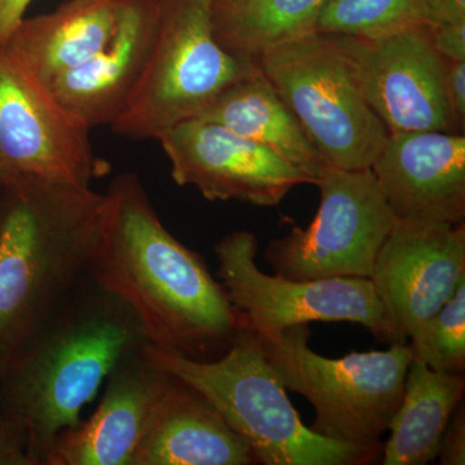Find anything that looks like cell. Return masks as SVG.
Masks as SVG:
<instances>
[{"instance_id": "obj_1", "label": "cell", "mask_w": 465, "mask_h": 465, "mask_svg": "<svg viewBox=\"0 0 465 465\" xmlns=\"http://www.w3.org/2000/svg\"><path fill=\"white\" fill-rule=\"evenodd\" d=\"M105 197L85 277L133 311L150 344L224 354L243 322L204 259L164 228L137 174H119Z\"/></svg>"}, {"instance_id": "obj_2", "label": "cell", "mask_w": 465, "mask_h": 465, "mask_svg": "<svg viewBox=\"0 0 465 465\" xmlns=\"http://www.w3.org/2000/svg\"><path fill=\"white\" fill-rule=\"evenodd\" d=\"M146 342L133 311L84 274L0 375V407L25 436L35 465L58 434L81 423L116 365Z\"/></svg>"}, {"instance_id": "obj_3", "label": "cell", "mask_w": 465, "mask_h": 465, "mask_svg": "<svg viewBox=\"0 0 465 465\" xmlns=\"http://www.w3.org/2000/svg\"><path fill=\"white\" fill-rule=\"evenodd\" d=\"M105 194L39 177L0 183V375L84 277Z\"/></svg>"}, {"instance_id": "obj_4", "label": "cell", "mask_w": 465, "mask_h": 465, "mask_svg": "<svg viewBox=\"0 0 465 465\" xmlns=\"http://www.w3.org/2000/svg\"><path fill=\"white\" fill-rule=\"evenodd\" d=\"M143 357L207 399L265 465H361L381 452L324 439L302 424L255 332L242 327L213 360L146 342Z\"/></svg>"}, {"instance_id": "obj_5", "label": "cell", "mask_w": 465, "mask_h": 465, "mask_svg": "<svg viewBox=\"0 0 465 465\" xmlns=\"http://www.w3.org/2000/svg\"><path fill=\"white\" fill-rule=\"evenodd\" d=\"M258 336L284 388L302 394L313 406V432L381 452V436L400 405L407 370L414 360L409 344L329 358L309 347L308 324L274 336Z\"/></svg>"}, {"instance_id": "obj_6", "label": "cell", "mask_w": 465, "mask_h": 465, "mask_svg": "<svg viewBox=\"0 0 465 465\" xmlns=\"http://www.w3.org/2000/svg\"><path fill=\"white\" fill-rule=\"evenodd\" d=\"M154 5V41L145 72L130 106L112 125L127 139L157 140L173 125L203 114L226 88L259 69L215 41L213 0Z\"/></svg>"}, {"instance_id": "obj_7", "label": "cell", "mask_w": 465, "mask_h": 465, "mask_svg": "<svg viewBox=\"0 0 465 465\" xmlns=\"http://www.w3.org/2000/svg\"><path fill=\"white\" fill-rule=\"evenodd\" d=\"M256 65L327 166L371 168L390 131L370 108L329 34L314 32L275 45Z\"/></svg>"}, {"instance_id": "obj_8", "label": "cell", "mask_w": 465, "mask_h": 465, "mask_svg": "<svg viewBox=\"0 0 465 465\" xmlns=\"http://www.w3.org/2000/svg\"><path fill=\"white\" fill-rule=\"evenodd\" d=\"M258 249L255 234L246 231L232 232L215 246L217 275L243 327L274 336L299 324L345 321L382 342L405 344L370 278L295 281L265 274L256 262Z\"/></svg>"}, {"instance_id": "obj_9", "label": "cell", "mask_w": 465, "mask_h": 465, "mask_svg": "<svg viewBox=\"0 0 465 465\" xmlns=\"http://www.w3.org/2000/svg\"><path fill=\"white\" fill-rule=\"evenodd\" d=\"M316 185L321 203L313 222L272 241L266 262L275 274L295 281L371 277L397 223L371 168L327 166Z\"/></svg>"}, {"instance_id": "obj_10", "label": "cell", "mask_w": 465, "mask_h": 465, "mask_svg": "<svg viewBox=\"0 0 465 465\" xmlns=\"http://www.w3.org/2000/svg\"><path fill=\"white\" fill-rule=\"evenodd\" d=\"M329 35L390 134H460L446 100L448 61L430 45V26L407 27L376 39Z\"/></svg>"}, {"instance_id": "obj_11", "label": "cell", "mask_w": 465, "mask_h": 465, "mask_svg": "<svg viewBox=\"0 0 465 465\" xmlns=\"http://www.w3.org/2000/svg\"><path fill=\"white\" fill-rule=\"evenodd\" d=\"M90 131L0 50V183L29 176L90 188L110 170Z\"/></svg>"}, {"instance_id": "obj_12", "label": "cell", "mask_w": 465, "mask_h": 465, "mask_svg": "<svg viewBox=\"0 0 465 465\" xmlns=\"http://www.w3.org/2000/svg\"><path fill=\"white\" fill-rule=\"evenodd\" d=\"M180 186H194L207 201L277 206L291 189L313 183L307 173L265 146L224 125L192 118L158 136Z\"/></svg>"}, {"instance_id": "obj_13", "label": "cell", "mask_w": 465, "mask_h": 465, "mask_svg": "<svg viewBox=\"0 0 465 465\" xmlns=\"http://www.w3.org/2000/svg\"><path fill=\"white\" fill-rule=\"evenodd\" d=\"M370 281L403 341L465 282V224L397 220Z\"/></svg>"}, {"instance_id": "obj_14", "label": "cell", "mask_w": 465, "mask_h": 465, "mask_svg": "<svg viewBox=\"0 0 465 465\" xmlns=\"http://www.w3.org/2000/svg\"><path fill=\"white\" fill-rule=\"evenodd\" d=\"M371 171L397 220L464 223V134H391Z\"/></svg>"}, {"instance_id": "obj_15", "label": "cell", "mask_w": 465, "mask_h": 465, "mask_svg": "<svg viewBox=\"0 0 465 465\" xmlns=\"http://www.w3.org/2000/svg\"><path fill=\"white\" fill-rule=\"evenodd\" d=\"M155 33L154 0H124L108 45L47 87L52 99L92 128L118 121L142 82Z\"/></svg>"}, {"instance_id": "obj_16", "label": "cell", "mask_w": 465, "mask_h": 465, "mask_svg": "<svg viewBox=\"0 0 465 465\" xmlns=\"http://www.w3.org/2000/svg\"><path fill=\"white\" fill-rule=\"evenodd\" d=\"M142 349L116 365L106 379L96 411L58 434L43 465H133L168 379L167 372L143 357Z\"/></svg>"}, {"instance_id": "obj_17", "label": "cell", "mask_w": 465, "mask_h": 465, "mask_svg": "<svg viewBox=\"0 0 465 465\" xmlns=\"http://www.w3.org/2000/svg\"><path fill=\"white\" fill-rule=\"evenodd\" d=\"M258 464L250 446L191 385L168 374L133 465Z\"/></svg>"}, {"instance_id": "obj_18", "label": "cell", "mask_w": 465, "mask_h": 465, "mask_svg": "<svg viewBox=\"0 0 465 465\" xmlns=\"http://www.w3.org/2000/svg\"><path fill=\"white\" fill-rule=\"evenodd\" d=\"M124 0H65L50 14L24 18L2 51L47 90L58 75L84 65L112 39Z\"/></svg>"}, {"instance_id": "obj_19", "label": "cell", "mask_w": 465, "mask_h": 465, "mask_svg": "<svg viewBox=\"0 0 465 465\" xmlns=\"http://www.w3.org/2000/svg\"><path fill=\"white\" fill-rule=\"evenodd\" d=\"M198 118L224 125L272 150L311 176L314 185L327 167L298 118L260 69L226 88Z\"/></svg>"}, {"instance_id": "obj_20", "label": "cell", "mask_w": 465, "mask_h": 465, "mask_svg": "<svg viewBox=\"0 0 465 465\" xmlns=\"http://www.w3.org/2000/svg\"><path fill=\"white\" fill-rule=\"evenodd\" d=\"M464 393V374H442L412 360L402 399L388 427L391 436L381 449V463L425 465L436 460L443 432Z\"/></svg>"}, {"instance_id": "obj_21", "label": "cell", "mask_w": 465, "mask_h": 465, "mask_svg": "<svg viewBox=\"0 0 465 465\" xmlns=\"http://www.w3.org/2000/svg\"><path fill=\"white\" fill-rule=\"evenodd\" d=\"M326 0H213L211 25L223 50L256 60L284 42L316 32Z\"/></svg>"}, {"instance_id": "obj_22", "label": "cell", "mask_w": 465, "mask_h": 465, "mask_svg": "<svg viewBox=\"0 0 465 465\" xmlns=\"http://www.w3.org/2000/svg\"><path fill=\"white\" fill-rule=\"evenodd\" d=\"M415 25V0H326L316 33L376 39Z\"/></svg>"}, {"instance_id": "obj_23", "label": "cell", "mask_w": 465, "mask_h": 465, "mask_svg": "<svg viewBox=\"0 0 465 465\" xmlns=\"http://www.w3.org/2000/svg\"><path fill=\"white\" fill-rule=\"evenodd\" d=\"M409 339L414 360L442 374H464L465 282Z\"/></svg>"}, {"instance_id": "obj_24", "label": "cell", "mask_w": 465, "mask_h": 465, "mask_svg": "<svg viewBox=\"0 0 465 465\" xmlns=\"http://www.w3.org/2000/svg\"><path fill=\"white\" fill-rule=\"evenodd\" d=\"M0 465H35L20 428L0 407Z\"/></svg>"}, {"instance_id": "obj_25", "label": "cell", "mask_w": 465, "mask_h": 465, "mask_svg": "<svg viewBox=\"0 0 465 465\" xmlns=\"http://www.w3.org/2000/svg\"><path fill=\"white\" fill-rule=\"evenodd\" d=\"M437 459L442 465L465 464V407L461 401L440 440Z\"/></svg>"}, {"instance_id": "obj_26", "label": "cell", "mask_w": 465, "mask_h": 465, "mask_svg": "<svg viewBox=\"0 0 465 465\" xmlns=\"http://www.w3.org/2000/svg\"><path fill=\"white\" fill-rule=\"evenodd\" d=\"M430 45L450 63H465V21L430 26Z\"/></svg>"}, {"instance_id": "obj_27", "label": "cell", "mask_w": 465, "mask_h": 465, "mask_svg": "<svg viewBox=\"0 0 465 465\" xmlns=\"http://www.w3.org/2000/svg\"><path fill=\"white\" fill-rule=\"evenodd\" d=\"M416 17L428 26L465 21V0H415Z\"/></svg>"}, {"instance_id": "obj_28", "label": "cell", "mask_w": 465, "mask_h": 465, "mask_svg": "<svg viewBox=\"0 0 465 465\" xmlns=\"http://www.w3.org/2000/svg\"><path fill=\"white\" fill-rule=\"evenodd\" d=\"M446 100L459 133L465 122V63H446Z\"/></svg>"}, {"instance_id": "obj_29", "label": "cell", "mask_w": 465, "mask_h": 465, "mask_svg": "<svg viewBox=\"0 0 465 465\" xmlns=\"http://www.w3.org/2000/svg\"><path fill=\"white\" fill-rule=\"evenodd\" d=\"M33 0H0V50L5 47L12 34L25 18Z\"/></svg>"}]
</instances>
